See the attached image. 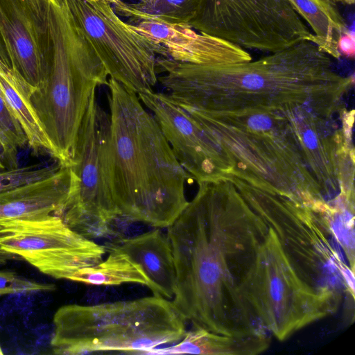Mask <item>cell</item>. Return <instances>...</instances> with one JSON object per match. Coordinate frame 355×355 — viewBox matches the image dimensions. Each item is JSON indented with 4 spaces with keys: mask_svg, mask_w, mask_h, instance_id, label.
<instances>
[{
    "mask_svg": "<svg viewBox=\"0 0 355 355\" xmlns=\"http://www.w3.org/2000/svg\"><path fill=\"white\" fill-rule=\"evenodd\" d=\"M139 264L149 282L153 295L173 299L177 285L172 249L166 234L155 229L123 239L115 246Z\"/></svg>",
    "mask_w": 355,
    "mask_h": 355,
    "instance_id": "cell-17",
    "label": "cell"
},
{
    "mask_svg": "<svg viewBox=\"0 0 355 355\" xmlns=\"http://www.w3.org/2000/svg\"><path fill=\"white\" fill-rule=\"evenodd\" d=\"M110 188L119 218L167 228L187 207L189 178L152 113L110 77Z\"/></svg>",
    "mask_w": 355,
    "mask_h": 355,
    "instance_id": "cell-3",
    "label": "cell"
},
{
    "mask_svg": "<svg viewBox=\"0 0 355 355\" xmlns=\"http://www.w3.org/2000/svg\"><path fill=\"white\" fill-rule=\"evenodd\" d=\"M338 49L341 55L353 59L355 55L354 34L350 30L343 33L338 41Z\"/></svg>",
    "mask_w": 355,
    "mask_h": 355,
    "instance_id": "cell-26",
    "label": "cell"
},
{
    "mask_svg": "<svg viewBox=\"0 0 355 355\" xmlns=\"http://www.w3.org/2000/svg\"><path fill=\"white\" fill-rule=\"evenodd\" d=\"M334 3H340L352 6L354 3L355 0H329Z\"/></svg>",
    "mask_w": 355,
    "mask_h": 355,
    "instance_id": "cell-29",
    "label": "cell"
},
{
    "mask_svg": "<svg viewBox=\"0 0 355 355\" xmlns=\"http://www.w3.org/2000/svg\"><path fill=\"white\" fill-rule=\"evenodd\" d=\"M64 1L109 76L137 95L153 92L157 55L164 57V48L123 21L108 3Z\"/></svg>",
    "mask_w": 355,
    "mask_h": 355,
    "instance_id": "cell-11",
    "label": "cell"
},
{
    "mask_svg": "<svg viewBox=\"0 0 355 355\" xmlns=\"http://www.w3.org/2000/svg\"><path fill=\"white\" fill-rule=\"evenodd\" d=\"M270 342V337L264 334L230 336L194 328L187 331L175 345L153 349L147 354L254 355L265 351Z\"/></svg>",
    "mask_w": 355,
    "mask_h": 355,
    "instance_id": "cell-18",
    "label": "cell"
},
{
    "mask_svg": "<svg viewBox=\"0 0 355 355\" xmlns=\"http://www.w3.org/2000/svg\"><path fill=\"white\" fill-rule=\"evenodd\" d=\"M88 2H98V1H103L106 2L112 6H114V11L118 14L121 15H123L125 10L127 7L126 3L122 1L121 0H86Z\"/></svg>",
    "mask_w": 355,
    "mask_h": 355,
    "instance_id": "cell-27",
    "label": "cell"
},
{
    "mask_svg": "<svg viewBox=\"0 0 355 355\" xmlns=\"http://www.w3.org/2000/svg\"><path fill=\"white\" fill-rule=\"evenodd\" d=\"M242 294L262 328L280 341L334 313L340 302L317 291L298 274L269 226Z\"/></svg>",
    "mask_w": 355,
    "mask_h": 355,
    "instance_id": "cell-8",
    "label": "cell"
},
{
    "mask_svg": "<svg viewBox=\"0 0 355 355\" xmlns=\"http://www.w3.org/2000/svg\"><path fill=\"white\" fill-rule=\"evenodd\" d=\"M229 178L249 206L276 233L295 269L306 282L340 302L344 293L351 297L348 289L354 290V272L313 210L233 175Z\"/></svg>",
    "mask_w": 355,
    "mask_h": 355,
    "instance_id": "cell-7",
    "label": "cell"
},
{
    "mask_svg": "<svg viewBox=\"0 0 355 355\" xmlns=\"http://www.w3.org/2000/svg\"><path fill=\"white\" fill-rule=\"evenodd\" d=\"M200 0H150L127 4L123 16L133 21L144 19L189 25Z\"/></svg>",
    "mask_w": 355,
    "mask_h": 355,
    "instance_id": "cell-23",
    "label": "cell"
},
{
    "mask_svg": "<svg viewBox=\"0 0 355 355\" xmlns=\"http://www.w3.org/2000/svg\"><path fill=\"white\" fill-rule=\"evenodd\" d=\"M0 60L10 67V59L7 53L6 47L0 33Z\"/></svg>",
    "mask_w": 355,
    "mask_h": 355,
    "instance_id": "cell-28",
    "label": "cell"
},
{
    "mask_svg": "<svg viewBox=\"0 0 355 355\" xmlns=\"http://www.w3.org/2000/svg\"><path fill=\"white\" fill-rule=\"evenodd\" d=\"M132 28L155 44L165 57L198 64H230L252 60L250 54L221 39L199 33L187 24L144 19Z\"/></svg>",
    "mask_w": 355,
    "mask_h": 355,
    "instance_id": "cell-15",
    "label": "cell"
},
{
    "mask_svg": "<svg viewBox=\"0 0 355 355\" xmlns=\"http://www.w3.org/2000/svg\"><path fill=\"white\" fill-rule=\"evenodd\" d=\"M157 82L181 107L202 112L291 110L313 107L338 111L354 85L312 42L247 62L198 64L157 57Z\"/></svg>",
    "mask_w": 355,
    "mask_h": 355,
    "instance_id": "cell-2",
    "label": "cell"
},
{
    "mask_svg": "<svg viewBox=\"0 0 355 355\" xmlns=\"http://www.w3.org/2000/svg\"><path fill=\"white\" fill-rule=\"evenodd\" d=\"M0 248L44 275L67 280L101 262L106 253L104 246L75 231L56 215L1 223Z\"/></svg>",
    "mask_w": 355,
    "mask_h": 355,
    "instance_id": "cell-12",
    "label": "cell"
},
{
    "mask_svg": "<svg viewBox=\"0 0 355 355\" xmlns=\"http://www.w3.org/2000/svg\"><path fill=\"white\" fill-rule=\"evenodd\" d=\"M315 37V44L331 58L340 59V37L349 31L345 20L329 0H288Z\"/></svg>",
    "mask_w": 355,
    "mask_h": 355,
    "instance_id": "cell-20",
    "label": "cell"
},
{
    "mask_svg": "<svg viewBox=\"0 0 355 355\" xmlns=\"http://www.w3.org/2000/svg\"><path fill=\"white\" fill-rule=\"evenodd\" d=\"M268 232L230 178L198 184L166 234L177 277L172 302L194 328L230 336L267 334L242 288Z\"/></svg>",
    "mask_w": 355,
    "mask_h": 355,
    "instance_id": "cell-1",
    "label": "cell"
},
{
    "mask_svg": "<svg viewBox=\"0 0 355 355\" xmlns=\"http://www.w3.org/2000/svg\"><path fill=\"white\" fill-rule=\"evenodd\" d=\"M301 110L187 111L215 136L230 162V175L312 207L328 200L309 167Z\"/></svg>",
    "mask_w": 355,
    "mask_h": 355,
    "instance_id": "cell-4",
    "label": "cell"
},
{
    "mask_svg": "<svg viewBox=\"0 0 355 355\" xmlns=\"http://www.w3.org/2000/svg\"><path fill=\"white\" fill-rule=\"evenodd\" d=\"M150 1V0H139V1H143V2H144V1Z\"/></svg>",
    "mask_w": 355,
    "mask_h": 355,
    "instance_id": "cell-33",
    "label": "cell"
},
{
    "mask_svg": "<svg viewBox=\"0 0 355 355\" xmlns=\"http://www.w3.org/2000/svg\"><path fill=\"white\" fill-rule=\"evenodd\" d=\"M0 93L22 128L28 147L34 153H45L54 158L52 146L31 103V88L1 60Z\"/></svg>",
    "mask_w": 355,
    "mask_h": 355,
    "instance_id": "cell-19",
    "label": "cell"
},
{
    "mask_svg": "<svg viewBox=\"0 0 355 355\" xmlns=\"http://www.w3.org/2000/svg\"><path fill=\"white\" fill-rule=\"evenodd\" d=\"M54 284L41 283L22 277L12 271L0 270V297L30 294L55 290Z\"/></svg>",
    "mask_w": 355,
    "mask_h": 355,
    "instance_id": "cell-25",
    "label": "cell"
},
{
    "mask_svg": "<svg viewBox=\"0 0 355 355\" xmlns=\"http://www.w3.org/2000/svg\"><path fill=\"white\" fill-rule=\"evenodd\" d=\"M52 3L54 4H59L61 1V0H49Z\"/></svg>",
    "mask_w": 355,
    "mask_h": 355,
    "instance_id": "cell-31",
    "label": "cell"
},
{
    "mask_svg": "<svg viewBox=\"0 0 355 355\" xmlns=\"http://www.w3.org/2000/svg\"><path fill=\"white\" fill-rule=\"evenodd\" d=\"M69 281L96 286H119L130 283L147 287L149 285L140 266L115 246L110 249L105 260L78 270Z\"/></svg>",
    "mask_w": 355,
    "mask_h": 355,
    "instance_id": "cell-21",
    "label": "cell"
},
{
    "mask_svg": "<svg viewBox=\"0 0 355 355\" xmlns=\"http://www.w3.org/2000/svg\"><path fill=\"white\" fill-rule=\"evenodd\" d=\"M189 26L245 50L269 53L304 41L315 44L288 0H200Z\"/></svg>",
    "mask_w": 355,
    "mask_h": 355,
    "instance_id": "cell-10",
    "label": "cell"
},
{
    "mask_svg": "<svg viewBox=\"0 0 355 355\" xmlns=\"http://www.w3.org/2000/svg\"><path fill=\"white\" fill-rule=\"evenodd\" d=\"M69 187V168L59 164L44 178L0 191V224L14 219L60 216ZM20 259L0 248V266Z\"/></svg>",
    "mask_w": 355,
    "mask_h": 355,
    "instance_id": "cell-16",
    "label": "cell"
},
{
    "mask_svg": "<svg viewBox=\"0 0 355 355\" xmlns=\"http://www.w3.org/2000/svg\"><path fill=\"white\" fill-rule=\"evenodd\" d=\"M50 4L49 0H0V33L10 68L32 92L44 83L51 62Z\"/></svg>",
    "mask_w": 355,
    "mask_h": 355,
    "instance_id": "cell-14",
    "label": "cell"
},
{
    "mask_svg": "<svg viewBox=\"0 0 355 355\" xmlns=\"http://www.w3.org/2000/svg\"><path fill=\"white\" fill-rule=\"evenodd\" d=\"M311 209L330 232L344 252L349 267L354 272V196L339 193L334 199Z\"/></svg>",
    "mask_w": 355,
    "mask_h": 355,
    "instance_id": "cell-22",
    "label": "cell"
},
{
    "mask_svg": "<svg viewBox=\"0 0 355 355\" xmlns=\"http://www.w3.org/2000/svg\"><path fill=\"white\" fill-rule=\"evenodd\" d=\"M6 168L5 164H4V162L1 158V156L0 155V170H3V169H5Z\"/></svg>",
    "mask_w": 355,
    "mask_h": 355,
    "instance_id": "cell-30",
    "label": "cell"
},
{
    "mask_svg": "<svg viewBox=\"0 0 355 355\" xmlns=\"http://www.w3.org/2000/svg\"><path fill=\"white\" fill-rule=\"evenodd\" d=\"M3 352L2 351V349H1V345H0V355L3 354Z\"/></svg>",
    "mask_w": 355,
    "mask_h": 355,
    "instance_id": "cell-32",
    "label": "cell"
},
{
    "mask_svg": "<svg viewBox=\"0 0 355 355\" xmlns=\"http://www.w3.org/2000/svg\"><path fill=\"white\" fill-rule=\"evenodd\" d=\"M152 113L176 159L198 184L227 177L232 166L211 131L196 116L171 101L164 92L137 95Z\"/></svg>",
    "mask_w": 355,
    "mask_h": 355,
    "instance_id": "cell-13",
    "label": "cell"
},
{
    "mask_svg": "<svg viewBox=\"0 0 355 355\" xmlns=\"http://www.w3.org/2000/svg\"><path fill=\"white\" fill-rule=\"evenodd\" d=\"M55 354L119 352L147 354L184 336L187 320L173 302L153 295L92 305L68 304L53 316Z\"/></svg>",
    "mask_w": 355,
    "mask_h": 355,
    "instance_id": "cell-5",
    "label": "cell"
},
{
    "mask_svg": "<svg viewBox=\"0 0 355 355\" xmlns=\"http://www.w3.org/2000/svg\"><path fill=\"white\" fill-rule=\"evenodd\" d=\"M53 53L47 76L31 103L52 146L54 159L69 167L92 92L108 73L65 1L50 4Z\"/></svg>",
    "mask_w": 355,
    "mask_h": 355,
    "instance_id": "cell-6",
    "label": "cell"
},
{
    "mask_svg": "<svg viewBox=\"0 0 355 355\" xmlns=\"http://www.w3.org/2000/svg\"><path fill=\"white\" fill-rule=\"evenodd\" d=\"M96 89L82 119L70 165L69 196L60 217L89 238L101 236L119 219L109 178L110 116L98 101Z\"/></svg>",
    "mask_w": 355,
    "mask_h": 355,
    "instance_id": "cell-9",
    "label": "cell"
},
{
    "mask_svg": "<svg viewBox=\"0 0 355 355\" xmlns=\"http://www.w3.org/2000/svg\"><path fill=\"white\" fill-rule=\"evenodd\" d=\"M26 146L24 131L0 93V155L7 168L19 166V152Z\"/></svg>",
    "mask_w": 355,
    "mask_h": 355,
    "instance_id": "cell-24",
    "label": "cell"
}]
</instances>
